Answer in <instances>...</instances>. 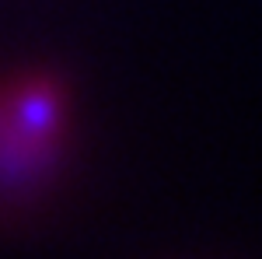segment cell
<instances>
[{"label": "cell", "mask_w": 262, "mask_h": 259, "mask_svg": "<svg viewBox=\"0 0 262 259\" xmlns=\"http://www.w3.org/2000/svg\"><path fill=\"white\" fill-rule=\"evenodd\" d=\"M74 161L77 151L28 137L0 112V235L39 224L60 203Z\"/></svg>", "instance_id": "6da1fadb"}]
</instances>
